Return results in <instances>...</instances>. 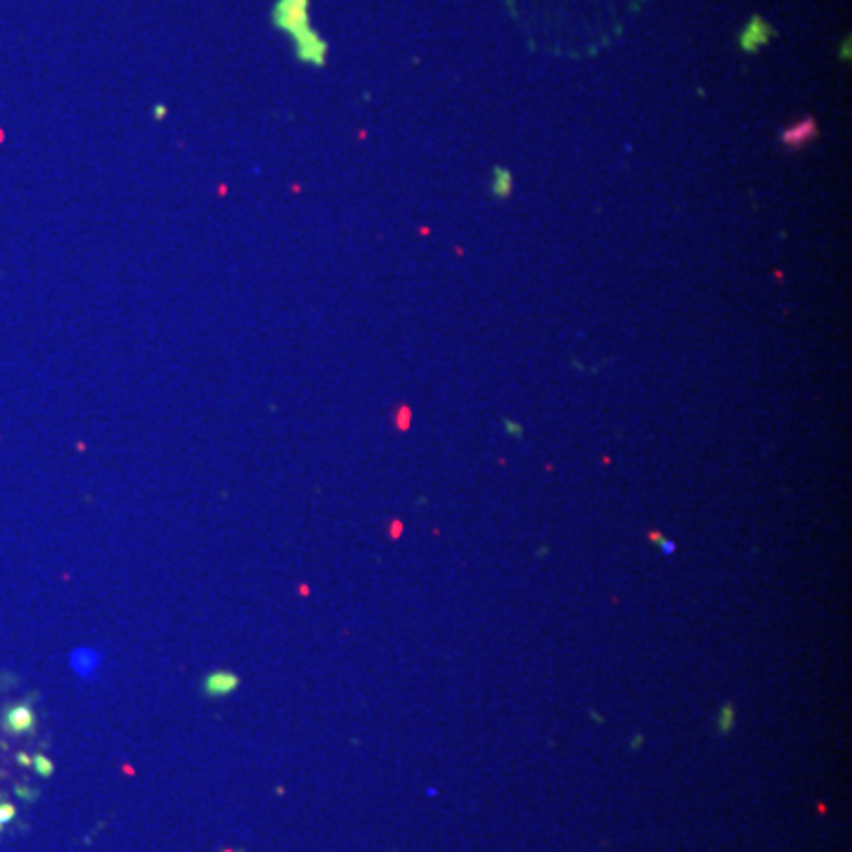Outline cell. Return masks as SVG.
<instances>
[{"label":"cell","mask_w":852,"mask_h":852,"mask_svg":"<svg viewBox=\"0 0 852 852\" xmlns=\"http://www.w3.org/2000/svg\"><path fill=\"white\" fill-rule=\"evenodd\" d=\"M814 130L817 128H814L812 121H803V123L793 125V128H788L786 133H783V143L791 145V147H801L803 143H807V140L812 138Z\"/></svg>","instance_id":"3"},{"label":"cell","mask_w":852,"mask_h":852,"mask_svg":"<svg viewBox=\"0 0 852 852\" xmlns=\"http://www.w3.org/2000/svg\"><path fill=\"white\" fill-rule=\"evenodd\" d=\"M237 684H239V679L234 677L232 672H213V675H208L206 682H204V692L211 698H223V696H228V694H232L234 689H237Z\"/></svg>","instance_id":"1"},{"label":"cell","mask_w":852,"mask_h":852,"mask_svg":"<svg viewBox=\"0 0 852 852\" xmlns=\"http://www.w3.org/2000/svg\"><path fill=\"white\" fill-rule=\"evenodd\" d=\"M38 767H40V772H45V775L50 772V762L43 760V757H38Z\"/></svg>","instance_id":"5"},{"label":"cell","mask_w":852,"mask_h":852,"mask_svg":"<svg viewBox=\"0 0 852 852\" xmlns=\"http://www.w3.org/2000/svg\"><path fill=\"white\" fill-rule=\"evenodd\" d=\"M34 722H36L34 713H31V708H26V705H14L8 713V718H5V725H8L10 731H26L34 727Z\"/></svg>","instance_id":"2"},{"label":"cell","mask_w":852,"mask_h":852,"mask_svg":"<svg viewBox=\"0 0 852 852\" xmlns=\"http://www.w3.org/2000/svg\"><path fill=\"white\" fill-rule=\"evenodd\" d=\"M495 192L498 195H509V173L498 169V182H495Z\"/></svg>","instance_id":"4"}]
</instances>
